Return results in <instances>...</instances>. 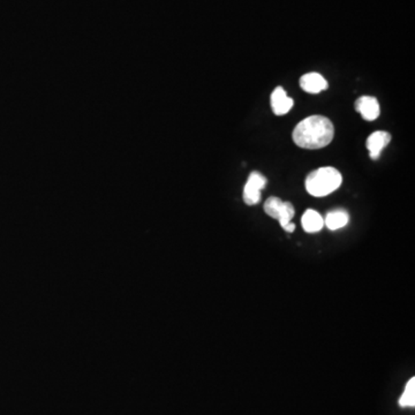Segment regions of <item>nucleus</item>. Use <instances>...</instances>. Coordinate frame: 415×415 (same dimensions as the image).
<instances>
[{"instance_id": "nucleus-2", "label": "nucleus", "mask_w": 415, "mask_h": 415, "mask_svg": "<svg viewBox=\"0 0 415 415\" xmlns=\"http://www.w3.org/2000/svg\"><path fill=\"white\" fill-rule=\"evenodd\" d=\"M342 177L337 168L327 166L311 172L306 178V189L315 197L330 195L340 187Z\"/></svg>"}, {"instance_id": "nucleus-7", "label": "nucleus", "mask_w": 415, "mask_h": 415, "mask_svg": "<svg viewBox=\"0 0 415 415\" xmlns=\"http://www.w3.org/2000/svg\"><path fill=\"white\" fill-rule=\"evenodd\" d=\"M300 87L308 94H318L329 88L328 81L321 74L307 73L300 79Z\"/></svg>"}, {"instance_id": "nucleus-4", "label": "nucleus", "mask_w": 415, "mask_h": 415, "mask_svg": "<svg viewBox=\"0 0 415 415\" xmlns=\"http://www.w3.org/2000/svg\"><path fill=\"white\" fill-rule=\"evenodd\" d=\"M354 108H356V111L359 112L361 117L367 122H373L380 115V104L375 97L363 96V97L358 98Z\"/></svg>"}, {"instance_id": "nucleus-5", "label": "nucleus", "mask_w": 415, "mask_h": 415, "mask_svg": "<svg viewBox=\"0 0 415 415\" xmlns=\"http://www.w3.org/2000/svg\"><path fill=\"white\" fill-rule=\"evenodd\" d=\"M390 133L383 132V131H377L370 134L368 140H367V149L369 151L370 158L376 161L380 156V153L387 144H390Z\"/></svg>"}, {"instance_id": "nucleus-8", "label": "nucleus", "mask_w": 415, "mask_h": 415, "mask_svg": "<svg viewBox=\"0 0 415 415\" xmlns=\"http://www.w3.org/2000/svg\"><path fill=\"white\" fill-rule=\"evenodd\" d=\"M301 224L307 233H316L322 230V227L325 226V220L322 218L318 211L308 209L305 211Z\"/></svg>"}, {"instance_id": "nucleus-12", "label": "nucleus", "mask_w": 415, "mask_h": 415, "mask_svg": "<svg viewBox=\"0 0 415 415\" xmlns=\"http://www.w3.org/2000/svg\"><path fill=\"white\" fill-rule=\"evenodd\" d=\"M294 217V208L291 202H283L282 209H280V215H278V222L280 226H287V224L291 223V220Z\"/></svg>"}, {"instance_id": "nucleus-10", "label": "nucleus", "mask_w": 415, "mask_h": 415, "mask_svg": "<svg viewBox=\"0 0 415 415\" xmlns=\"http://www.w3.org/2000/svg\"><path fill=\"white\" fill-rule=\"evenodd\" d=\"M401 407H414L415 406V378L412 377L405 387L404 394L399 399Z\"/></svg>"}, {"instance_id": "nucleus-13", "label": "nucleus", "mask_w": 415, "mask_h": 415, "mask_svg": "<svg viewBox=\"0 0 415 415\" xmlns=\"http://www.w3.org/2000/svg\"><path fill=\"white\" fill-rule=\"evenodd\" d=\"M283 229L287 232H289V233H293L294 230H296V224L291 222V223L287 224V226H284Z\"/></svg>"}, {"instance_id": "nucleus-1", "label": "nucleus", "mask_w": 415, "mask_h": 415, "mask_svg": "<svg viewBox=\"0 0 415 415\" xmlns=\"http://www.w3.org/2000/svg\"><path fill=\"white\" fill-rule=\"evenodd\" d=\"M335 136V127L330 119L323 115H311L299 122L294 128V144L298 147L315 151L331 144Z\"/></svg>"}, {"instance_id": "nucleus-3", "label": "nucleus", "mask_w": 415, "mask_h": 415, "mask_svg": "<svg viewBox=\"0 0 415 415\" xmlns=\"http://www.w3.org/2000/svg\"><path fill=\"white\" fill-rule=\"evenodd\" d=\"M267 186V178L260 172H251L244 187V201L247 206H255L261 201V191Z\"/></svg>"}, {"instance_id": "nucleus-11", "label": "nucleus", "mask_w": 415, "mask_h": 415, "mask_svg": "<svg viewBox=\"0 0 415 415\" xmlns=\"http://www.w3.org/2000/svg\"><path fill=\"white\" fill-rule=\"evenodd\" d=\"M283 206V201L280 197H276V196H271L269 197L264 203V211L268 216L272 217V218H278L280 215V209Z\"/></svg>"}, {"instance_id": "nucleus-6", "label": "nucleus", "mask_w": 415, "mask_h": 415, "mask_svg": "<svg viewBox=\"0 0 415 415\" xmlns=\"http://www.w3.org/2000/svg\"><path fill=\"white\" fill-rule=\"evenodd\" d=\"M293 106V99L289 97L283 87H277L271 94V108L276 115H284Z\"/></svg>"}, {"instance_id": "nucleus-9", "label": "nucleus", "mask_w": 415, "mask_h": 415, "mask_svg": "<svg viewBox=\"0 0 415 415\" xmlns=\"http://www.w3.org/2000/svg\"><path fill=\"white\" fill-rule=\"evenodd\" d=\"M349 213L345 210H332L327 213L325 220V225L329 230L336 231L345 227L349 224Z\"/></svg>"}]
</instances>
